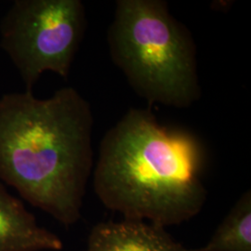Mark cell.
Here are the masks:
<instances>
[{"instance_id": "6", "label": "cell", "mask_w": 251, "mask_h": 251, "mask_svg": "<svg viewBox=\"0 0 251 251\" xmlns=\"http://www.w3.org/2000/svg\"><path fill=\"white\" fill-rule=\"evenodd\" d=\"M63 241L37 224L23 202L0 182V251H59Z\"/></svg>"}, {"instance_id": "2", "label": "cell", "mask_w": 251, "mask_h": 251, "mask_svg": "<svg viewBox=\"0 0 251 251\" xmlns=\"http://www.w3.org/2000/svg\"><path fill=\"white\" fill-rule=\"evenodd\" d=\"M206 163L196 133L161 125L150 110L132 108L100 142L93 187L102 205L126 220L179 225L205 206Z\"/></svg>"}, {"instance_id": "5", "label": "cell", "mask_w": 251, "mask_h": 251, "mask_svg": "<svg viewBox=\"0 0 251 251\" xmlns=\"http://www.w3.org/2000/svg\"><path fill=\"white\" fill-rule=\"evenodd\" d=\"M87 251H190L164 227L142 221L99 223L90 231Z\"/></svg>"}, {"instance_id": "7", "label": "cell", "mask_w": 251, "mask_h": 251, "mask_svg": "<svg viewBox=\"0 0 251 251\" xmlns=\"http://www.w3.org/2000/svg\"><path fill=\"white\" fill-rule=\"evenodd\" d=\"M190 251H251V190L238 198L210 240Z\"/></svg>"}, {"instance_id": "1", "label": "cell", "mask_w": 251, "mask_h": 251, "mask_svg": "<svg viewBox=\"0 0 251 251\" xmlns=\"http://www.w3.org/2000/svg\"><path fill=\"white\" fill-rule=\"evenodd\" d=\"M93 124L90 102L73 87L48 99L4 94L0 179L60 224H76L93 170Z\"/></svg>"}, {"instance_id": "3", "label": "cell", "mask_w": 251, "mask_h": 251, "mask_svg": "<svg viewBox=\"0 0 251 251\" xmlns=\"http://www.w3.org/2000/svg\"><path fill=\"white\" fill-rule=\"evenodd\" d=\"M113 63L149 104L191 107L200 99L198 50L163 0H117L107 30Z\"/></svg>"}, {"instance_id": "4", "label": "cell", "mask_w": 251, "mask_h": 251, "mask_svg": "<svg viewBox=\"0 0 251 251\" xmlns=\"http://www.w3.org/2000/svg\"><path fill=\"white\" fill-rule=\"evenodd\" d=\"M86 28L80 0H15L0 23V47L32 91L45 72L68 78Z\"/></svg>"}]
</instances>
